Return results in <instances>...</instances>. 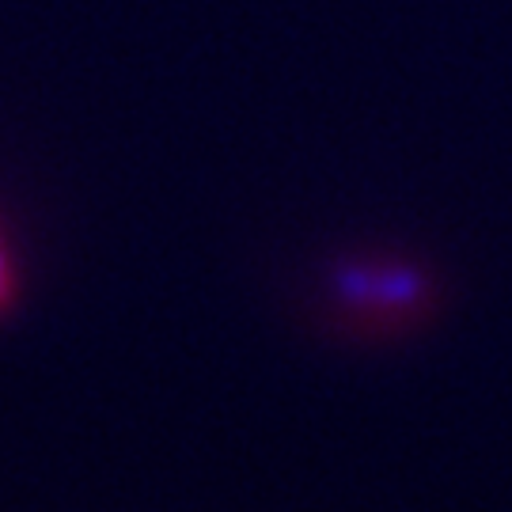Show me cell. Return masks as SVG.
Listing matches in <instances>:
<instances>
[{"label": "cell", "instance_id": "6da1fadb", "mask_svg": "<svg viewBox=\"0 0 512 512\" xmlns=\"http://www.w3.org/2000/svg\"><path fill=\"white\" fill-rule=\"evenodd\" d=\"M12 289H16V277H12V266H8V255L0 247V308L12 300Z\"/></svg>", "mask_w": 512, "mask_h": 512}]
</instances>
